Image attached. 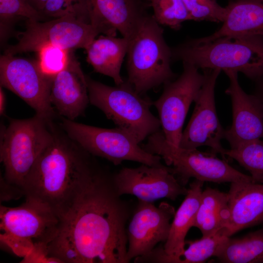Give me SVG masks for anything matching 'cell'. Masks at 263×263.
I'll use <instances>...</instances> for the list:
<instances>
[{
  "instance_id": "obj_15",
  "label": "cell",
  "mask_w": 263,
  "mask_h": 263,
  "mask_svg": "<svg viewBox=\"0 0 263 263\" xmlns=\"http://www.w3.org/2000/svg\"><path fill=\"white\" fill-rule=\"evenodd\" d=\"M114 182L120 195H132L139 200L150 203L162 198L175 200L188 192L171 168L164 165L142 164L134 168H123L114 173Z\"/></svg>"
},
{
  "instance_id": "obj_28",
  "label": "cell",
  "mask_w": 263,
  "mask_h": 263,
  "mask_svg": "<svg viewBox=\"0 0 263 263\" xmlns=\"http://www.w3.org/2000/svg\"><path fill=\"white\" fill-rule=\"evenodd\" d=\"M228 237L217 233L202 237L199 240L186 241L188 244L176 263H202L214 257L222 244Z\"/></svg>"
},
{
  "instance_id": "obj_4",
  "label": "cell",
  "mask_w": 263,
  "mask_h": 263,
  "mask_svg": "<svg viewBox=\"0 0 263 263\" xmlns=\"http://www.w3.org/2000/svg\"><path fill=\"white\" fill-rule=\"evenodd\" d=\"M54 123L37 114L24 119H12L1 128L0 161L7 184L24 194L25 179L38 159L51 143Z\"/></svg>"
},
{
  "instance_id": "obj_3",
  "label": "cell",
  "mask_w": 263,
  "mask_h": 263,
  "mask_svg": "<svg viewBox=\"0 0 263 263\" xmlns=\"http://www.w3.org/2000/svg\"><path fill=\"white\" fill-rule=\"evenodd\" d=\"M172 61L203 70H232L256 81L263 77V35L188 40L171 48Z\"/></svg>"
},
{
  "instance_id": "obj_19",
  "label": "cell",
  "mask_w": 263,
  "mask_h": 263,
  "mask_svg": "<svg viewBox=\"0 0 263 263\" xmlns=\"http://www.w3.org/2000/svg\"><path fill=\"white\" fill-rule=\"evenodd\" d=\"M203 184L195 180L189 185L184 200L175 212L167 240L163 246L155 247L145 255L146 263H177L185 249L186 235L194 226Z\"/></svg>"
},
{
  "instance_id": "obj_35",
  "label": "cell",
  "mask_w": 263,
  "mask_h": 263,
  "mask_svg": "<svg viewBox=\"0 0 263 263\" xmlns=\"http://www.w3.org/2000/svg\"><path fill=\"white\" fill-rule=\"evenodd\" d=\"M6 105V99L5 94L2 89V87L0 88V114L2 116L5 113Z\"/></svg>"
},
{
  "instance_id": "obj_11",
  "label": "cell",
  "mask_w": 263,
  "mask_h": 263,
  "mask_svg": "<svg viewBox=\"0 0 263 263\" xmlns=\"http://www.w3.org/2000/svg\"><path fill=\"white\" fill-rule=\"evenodd\" d=\"M52 79L43 73L38 61L0 56V86L17 94L36 114L49 121L53 120L56 114L50 99Z\"/></svg>"
},
{
  "instance_id": "obj_32",
  "label": "cell",
  "mask_w": 263,
  "mask_h": 263,
  "mask_svg": "<svg viewBox=\"0 0 263 263\" xmlns=\"http://www.w3.org/2000/svg\"><path fill=\"white\" fill-rule=\"evenodd\" d=\"M48 245L44 244L34 246L32 251L22 258L21 263H60V262L48 254Z\"/></svg>"
},
{
  "instance_id": "obj_14",
  "label": "cell",
  "mask_w": 263,
  "mask_h": 263,
  "mask_svg": "<svg viewBox=\"0 0 263 263\" xmlns=\"http://www.w3.org/2000/svg\"><path fill=\"white\" fill-rule=\"evenodd\" d=\"M175 212L174 207L165 202L156 206L138 200L126 229L128 263L149 253L159 243L166 242Z\"/></svg>"
},
{
  "instance_id": "obj_2",
  "label": "cell",
  "mask_w": 263,
  "mask_h": 263,
  "mask_svg": "<svg viewBox=\"0 0 263 263\" xmlns=\"http://www.w3.org/2000/svg\"><path fill=\"white\" fill-rule=\"evenodd\" d=\"M51 143L26 177L25 198L43 204L61 218L100 169L91 155L54 123Z\"/></svg>"
},
{
  "instance_id": "obj_9",
  "label": "cell",
  "mask_w": 263,
  "mask_h": 263,
  "mask_svg": "<svg viewBox=\"0 0 263 263\" xmlns=\"http://www.w3.org/2000/svg\"><path fill=\"white\" fill-rule=\"evenodd\" d=\"M61 118L60 127L68 136L94 156L114 165L127 160L151 166L163 165L160 156L146 151L130 134L117 127L103 128Z\"/></svg>"
},
{
  "instance_id": "obj_30",
  "label": "cell",
  "mask_w": 263,
  "mask_h": 263,
  "mask_svg": "<svg viewBox=\"0 0 263 263\" xmlns=\"http://www.w3.org/2000/svg\"><path fill=\"white\" fill-rule=\"evenodd\" d=\"M38 53V62L42 71L53 79L66 66L69 50L55 45H47L42 47Z\"/></svg>"
},
{
  "instance_id": "obj_33",
  "label": "cell",
  "mask_w": 263,
  "mask_h": 263,
  "mask_svg": "<svg viewBox=\"0 0 263 263\" xmlns=\"http://www.w3.org/2000/svg\"><path fill=\"white\" fill-rule=\"evenodd\" d=\"M23 193L18 189L7 184L0 176V202L17 199Z\"/></svg>"
},
{
  "instance_id": "obj_7",
  "label": "cell",
  "mask_w": 263,
  "mask_h": 263,
  "mask_svg": "<svg viewBox=\"0 0 263 263\" xmlns=\"http://www.w3.org/2000/svg\"><path fill=\"white\" fill-rule=\"evenodd\" d=\"M61 218L46 205L25 198L16 207L0 205V240L15 254L24 258L35 245L48 246L57 234Z\"/></svg>"
},
{
  "instance_id": "obj_23",
  "label": "cell",
  "mask_w": 263,
  "mask_h": 263,
  "mask_svg": "<svg viewBox=\"0 0 263 263\" xmlns=\"http://www.w3.org/2000/svg\"><path fill=\"white\" fill-rule=\"evenodd\" d=\"M228 216L227 193L211 188L202 191L194 225L202 237L219 233L225 227Z\"/></svg>"
},
{
  "instance_id": "obj_20",
  "label": "cell",
  "mask_w": 263,
  "mask_h": 263,
  "mask_svg": "<svg viewBox=\"0 0 263 263\" xmlns=\"http://www.w3.org/2000/svg\"><path fill=\"white\" fill-rule=\"evenodd\" d=\"M227 193L229 216L218 233L230 237L263 222V184L253 181L232 182Z\"/></svg>"
},
{
  "instance_id": "obj_12",
  "label": "cell",
  "mask_w": 263,
  "mask_h": 263,
  "mask_svg": "<svg viewBox=\"0 0 263 263\" xmlns=\"http://www.w3.org/2000/svg\"><path fill=\"white\" fill-rule=\"evenodd\" d=\"M183 71L175 80L164 84L163 92L153 103L159 114L164 136L169 144L179 147L182 128L189 107L205 80L194 65L183 63Z\"/></svg>"
},
{
  "instance_id": "obj_21",
  "label": "cell",
  "mask_w": 263,
  "mask_h": 263,
  "mask_svg": "<svg viewBox=\"0 0 263 263\" xmlns=\"http://www.w3.org/2000/svg\"><path fill=\"white\" fill-rule=\"evenodd\" d=\"M225 8L222 26L211 35L218 38L246 35H263V0H230Z\"/></svg>"
},
{
  "instance_id": "obj_10",
  "label": "cell",
  "mask_w": 263,
  "mask_h": 263,
  "mask_svg": "<svg viewBox=\"0 0 263 263\" xmlns=\"http://www.w3.org/2000/svg\"><path fill=\"white\" fill-rule=\"evenodd\" d=\"M99 34L92 24L72 15L44 22L26 19L25 30L17 36L18 42L6 47L3 54L15 56L23 53L38 52L47 45L68 50H86Z\"/></svg>"
},
{
  "instance_id": "obj_13",
  "label": "cell",
  "mask_w": 263,
  "mask_h": 263,
  "mask_svg": "<svg viewBox=\"0 0 263 263\" xmlns=\"http://www.w3.org/2000/svg\"><path fill=\"white\" fill-rule=\"evenodd\" d=\"M205 80L194 101L195 107L188 124L182 132L179 147L188 150L206 146L212 153H220L225 159V150L221 145L225 130L216 110L214 91L219 69H203Z\"/></svg>"
},
{
  "instance_id": "obj_27",
  "label": "cell",
  "mask_w": 263,
  "mask_h": 263,
  "mask_svg": "<svg viewBox=\"0 0 263 263\" xmlns=\"http://www.w3.org/2000/svg\"><path fill=\"white\" fill-rule=\"evenodd\" d=\"M152 16L160 25L179 30L182 24L190 20L183 0H148Z\"/></svg>"
},
{
  "instance_id": "obj_17",
  "label": "cell",
  "mask_w": 263,
  "mask_h": 263,
  "mask_svg": "<svg viewBox=\"0 0 263 263\" xmlns=\"http://www.w3.org/2000/svg\"><path fill=\"white\" fill-rule=\"evenodd\" d=\"M50 99L61 117L71 120L83 115L90 102L86 75L73 50L65 67L52 79Z\"/></svg>"
},
{
  "instance_id": "obj_16",
  "label": "cell",
  "mask_w": 263,
  "mask_h": 263,
  "mask_svg": "<svg viewBox=\"0 0 263 263\" xmlns=\"http://www.w3.org/2000/svg\"><path fill=\"white\" fill-rule=\"evenodd\" d=\"M229 80L225 94L230 96L232 108V122L225 130L224 138L234 149L247 142L263 139V105L255 95L248 94L240 86L238 72L224 71Z\"/></svg>"
},
{
  "instance_id": "obj_25",
  "label": "cell",
  "mask_w": 263,
  "mask_h": 263,
  "mask_svg": "<svg viewBox=\"0 0 263 263\" xmlns=\"http://www.w3.org/2000/svg\"><path fill=\"white\" fill-rule=\"evenodd\" d=\"M224 154L248 170L255 182L263 184V139L250 141L236 148L225 150Z\"/></svg>"
},
{
  "instance_id": "obj_34",
  "label": "cell",
  "mask_w": 263,
  "mask_h": 263,
  "mask_svg": "<svg viewBox=\"0 0 263 263\" xmlns=\"http://www.w3.org/2000/svg\"><path fill=\"white\" fill-rule=\"evenodd\" d=\"M32 7L43 14V11L48 0H25Z\"/></svg>"
},
{
  "instance_id": "obj_18",
  "label": "cell",
  "mask_w": 263,
  "mask_h": 263,
  "mask_svg": "<svg viewBox=\"0 0 263 263\" xmlns=\"http://www.w3.org/2000/svg\"><path fill=\"white\" fill-rule=\"evenodd\" d=\"M91 24L100 34L116 36L118 31L130 39L149 14L143 0H88Z\"/></svg>"
},
{
  "instance_id": "obj_36",
  "label": "cell",
  "mask_w": 263,
  "mask_h": 263,
  "mask_svg": "<svg viewBox=\"0 0 263 263\" xmlns=\"http://www.w3.org/2000/svg\"><path fill=\"white\" fill-rule=\"evenodd\" d=\"M255 95L258 97L263 105V77L257 80Z\"/></svg>"
},
{
  "instance_id": "obj_22",
  "label": "cell",
  "mask_w": 263,
  "mask_h": 263,
  "mask_svg": "<svg viewBox=\"0 0 263 263\" xmlns=\"http://www.w3.org/2000/svg\"><path fill=\"white\" fill-rule=\"evenodd\" d=\"M129 44L127 38L102 35L94 39L85 50L87 61L94 72L113 78L116 85L124 80L120 75Z\"/></svg>"
},
{
  "instance_id": "obj_31",
  "label": "cell",
  "mask_w": 263,
  "mask_h": 263,
  "mask_svg": "<svg viewBox=\"0 0 263 263\" xmlns=\"http://www.w3.org/2000/svg\"><path fill=\"white\" fill-rule=\"evenodd\" d=\"M88 7V0H48L43 15L53 19L67 15L80 18L86 14Z\"/></svg>"
},
{
  "instance_id": "obj_29",
  "label": "cell",
  "mask_w": 263,
  "mask_h": 263,
  "mask_svg": "<svg viewBox=\"0 0 263 263\" xmlns=\"http://www.w3.org/2000/svg\"><path fill=\"white\" fill-rule=\"evenodd\" d=\"M190 20L223 22L225 8L216 0H183Z\"/></svg>"
},
{
  "instance_id": "obj_8",
  "label": "cell",
  "mask_w": 263,
  "mask_h": 263,
  "mask_svg": "<svg viewBox=\"0 0 263 263\" xmlns=\"http://www.w3.org/2000/svg\"><path fill=\"white\" fill-rule=\"evenodd\" d=\"M143 148L150 153L160 156L168 166H172L171 172L183 186L190 178L217 183L253 181L250 175L240 172L225 160L213 155L204 154L197 149H185L169 144L160 130L150 135Z\"/></svg>"
},
{
  "instance_id": "obj_24",
  "label": "cell",
  "mask_w": 263,
  "mask_h": 263,
  "mask_svg": "<svg viewBox=\"0 0 263 263\" xmlns=\"http://www.w3.org/2000/svg\"><path fill=\"white\" fill-rule=\"evenodd\" d=\"M214 257L224 263H263V228L241 238L227 237Z\"/></svg>"
},
{
  "instance_id": "obj_1",
  "label": "cell",
  "mask_w": 263,
  "mask_h": 263,
  "mask_svg": "<svg viewBox=\"0 0 263 263\" xmlns=\"http://www.w3.org/2000/svg\"><path fill=\"white\" fill-rule=\"evenodd\" d=\"M101 169L70 209L48 245L60 263H128L126 225L133 211Z\"/></svg>"
},
{
  "instance_id": "obj_6",
  "label": "cell",
  "mask_w": 263,
  "mask_h": 263,
  "mask_svg": "<svg viewBox=\"0 0 263 263\" xmlns=\"http://www.w3.org/2000/svg\"><path fill=\"white\" fill-rule=\"evenodd\" d=\"M86 80L90 103L139 144L160 130L159 119L150 110L153 103L141 96L127 80L113 87L87 75Z\"/></svg>"
},
{
  "instance_id": "obj_26",
  "label": "cell",
  "mask_w": 263,
  "mask_h": 263,
  "mask_svg": "<svg viewBox=\"0 0 263 263\" xmlns=\"http://www.w3.org/2000/svg\"><path fill=\"white\" fill-rule=\"evenodd\" d=\"M19 18L42 21L45 17L32 7L25 0H0V42L8 37L15 20Z\"/></svg>"
},
{
  "instance_id": "obj_5",
  "label": "cell",
  "mask_w": 263,
  "mask_h": 263,
  "mask_svg": "<svg viewBox=\"0 0 263 263\" xmlns=\"http://www.w3.org/2000/svg\"><path fill=\"white\" fill-rule=\"evenodd\" d=\"M160 25L149 14L129 39L127 81L140 94L176 77L170 66L171 48Z\"/></svg>"
}]
</instances>
